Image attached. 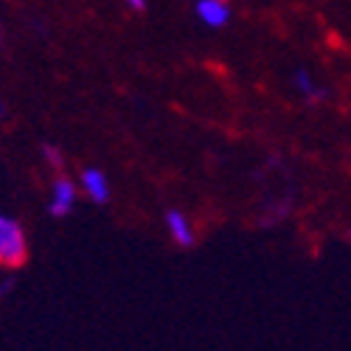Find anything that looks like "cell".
Listing matches in <instances>:
<instances>
[{"label": "cell", "mask_w": 351, "mask_h": 351, "mask_svg": "<svg viewBox=\"0 0 351 351\" xmlns=\"http://www.w3.org/2000/svg\"><path fill=\"white\" fill-rule=\"evenodd\" d=\"M28 258V239L23 225L9 217L0 214V267H20Z\"/></svg>", "instance_id": "1"}, {"label": "cell", "mask_w": 351, "mask_h": 351, "mask_svg": "<svg viewBox=\"0 0 351 351\" xmlns=\"http://www.w3.org/2000/svg\"><path fill=\"white\" fill-rule=\"evenodd\" d=\"M79 191H82V197L96 202V206H104V202L110 199V180H107V174L101 169H96V166L84 169L79 174Z\"/></svg>", "instance_id": "3"}, {"label": "cell", "mask_w": 351, "mask_h": 351, "mask_svg": "<svg viewBox=\"0 0 351 351\" xmlns=\"http://www.w3.org/2000/svg\"><path fill=\"white\" fill-rule=\"evenodd\" d=\"M348 242H351V230H348Z\"/></svg>", "instance_id": "10"}, {"label": "cell", "mask_w": 351, "mask_h": 351, "mask_svg": "<svg viewBox=\"0 0 351 351\" xmlns=\"http://www.w3.org/2000/svg\"><path fill=\"white\" fill-rule=\"evenodd\" d=\"M292 87L309 101V104H320L329 93H326V87H320L315 79H312V73L309 71H304V68H298L295 73H292Z\"/></svg>", "instance_id": "6"}, {"label": "cell", "mask_w": 351, "mask_h": 351, "mask_svg": "<svg viewBox=\"0 0 351 351\" xmlns=\"http://www.w3.org/2000/svg\"><path fill=\"white\" fill-rule=\"evenodd\" d=\"M194 12H197L199 23L208 25V28H225L230 23V6H228V0H197Z\"/></svg>", "instance_id": "5"}, {"label": "cell", "mask_w": 351, "mask_h": 351, "mask_svg": "<svg viewBox=\"0 0 351 351\" xmlns=\"http://www.w3.org/2000/svg\"><path fill=\"white\" fill-rule=\"evenodd\" d=\"M166 233H169V239L178 245V247H191L194 242H197V233H194V225H191V219L183 214V211H178V208H171V211H166Z\"/></svg>", "instance_id": "4"}, {"label": "cell", "mask_w": 351, "mask_h": 351, "mask_svg": "<svg viewBox=\"0 0 351 351\" xmlns=\"http://www.w3.org/2000/svg\"><path fill=\"white\" fill-rule=\"evenodd\" d=\"M289 208H292V202H289V199H284V202H273V206L265 211V219H261V225H276V222H281V219L289 214Z\"/></svg>", "instance_id": "7"}, {"label": "cell", "mask_w": 351, "mask_h": 351, "mask_svg": "<svg viewBox=\"0 0 351 351\" xmlns=\"http://www.w3.org/2000/svg\"><path fill=\"white\" fill-rule=\"evenodd\" d=\"M43 160L53 169V171H60L62 166H65V158H62V152L60 149H56V146H51V143H45L43 146Z\"/></svg>", "instance_id": "8"}, {"label": "cell", "mask_w": 351, "mask_h": 351, "mask_svg": "<svg viewBox=\"0 0 351 351\" xmlns=\"http://www.w3.org/2000/svg\"><path fill=\"white\" fill-rule=\"evenodd\" d=\"M79 197H82L79 183L65 178V174H56L53 183H51V194H48V211H51V217L62 219V217L73 214Z\"/></svg>", "instance_id": "2"}, {"label": "cell", "mask_w": 351, "mask_h": 351, "mask_svg": "<svg viewBox=\"0 0 351 351\" xmlns=\"http://www.w3.org/2000/svg\"><path fill=\"white\" fill-rule=\"evenodd\" d=\"M124 6H127L130 12H143V9H146V0H124Z\"/></svg>", "instance_id": "9"}]
</instances>
